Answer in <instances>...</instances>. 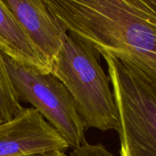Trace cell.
Listing matches in <instances>:
<instances>
[{
  "label": "cell",
  "mask_w": 156,
  "mask_h": 156,
  "mask_svg": "<svg viewBox=\"0 0 156 156\" xmlns=\"http://www.w3.org/2000/svg\"><path fill=\"white\" fill-rule=\"evenodd\" d=\"M37 48L50 59L61 49L68 33L44 0H3Z\"/></svg>",
  "instance_id": "8992f818"
},
{
  "label": "cell",
  "mask_w": 156,
  "mask_h": 156,
  "mask_svg": "<svg viewBox=\"0 0 156 156\" xmlns=\"http://www.w3.org/2000/svg\"><path fill=\"white\" fill-rule=\"evenodd\" d=\"M24 109L16 96L0 51V120L2 122L11 121Z\"/></svg>",
  "instance_id": "ba28073f"
},
{
  "label": "cell",
  "mask_w": 156,
  "mask_h": 156,
  "mask_svg": "<svg viewBox=\"0 0 156 156\" xmlns=\"http://www.w3.org/2000/svg\"><path fill=\"white\" fill-rule=\"evenodd\" d=\"M69 148L60 133L34 108H25L11 121L0 123V156L65 153Z\"/></svg>",
  "instance_id": "5b68a950"
},
{
  "label": "cell",
  "mask_w": 156,
  "mask_h": 156,
  "mask_svg": "<svg viewBox=\"0 0 156 156\" xmlns=\"http://www.w3.org/2000/svg\"><path fill=\"white\" fill-rule=\"evenodd\" d=\"M118 110L121 156H156V79L104 54Z\"/></svg>",
  "instance_id": "3957f363"
},
{
  "label": "cell",
  "mask_w": 156,
  "mask_h": 156,
  "mask_svg": "<svg viewBox=\"0 0 156 156\" xmlns=\"http://www.w3.org/2000/svg\"><path fill=\"white\" fill-rule=\"evenodd\" d=\"M0 123H2V121L1 120H0Z\"/></svg>",
  "instance_id": "8fae6325"
},
{
  "label": "cell",
  "mask_w": 156,
  "mask_h": 156,
  "mask_svg": "<svg viewBox=\"0 0 156 156\" xmlns=\"http://www.w3.org/2000/svg\"><path fill=\"white\" fill-rule=\"evenodd\" d=\"M2 58L18 101L31 104L69 147L86 144L85 125L65 86L51 73L19 64L3 53Z\"/></svg>",
  "instance_id": "277c9868"
},
{
  "label": "cell",
  "mask_w": 156,
  "mask_h": 156,
  "mask_svg": "<svg viewBox=\"0 0 156 156\" xmlns=\"http://www.w3.org/2000/svg\"><path fill=\"white\" fill-rule=\"evenodd\" d=\"M67 156H115L104 145L101 144H86L79 148L73 149Z\"/></svg>",
  "instance_id": "9c48e42d"
},
{
  "label": "cell",
  "mask_w": 156,
  "mask_h": 156,
  "mask_svg": "<svg viewBox=\"0 0 156 156\" xmlns=\"http://www.w3.org/2000/svg\"><path fill=\"white\" fill-rule=\"evenodd\" d=\"M68 34L156 79V0H44Z\"/></svg>",
  "instance_id": "6da1fadb"
},
{
  "label": "cell",
  "mask_w": 156,
  "mask_h": 156,
  "mask_svg": "<svg viewBox=\"0 0 156 156\" xmlns=\"http://www.w3.org/2000/svg\"><path fill=\"white\" fill-rule=\"evenodd\" d=\"M0 51L19 64L50 73V59L33 42L3 0H0Z\"/></svg>",
  "instance_id": "52a82bcc"
},
{
  "label": "cell",
  "mask_w": 156,
  "mask_h": 156,
  "mask_svg": "<svg viewBox=\"0 0 156 156\" xmlns=\"http://www.w3.org/2000/svg\"><path fill=\"white\" fill-rule=\"evenodd\" d=\"M97 51L68 34L54 58L50 73L68 90L86 129L118 131V110L111 84Z\"/></svg>",
  "instance_id": "7a4b0ae2"
},
{
  "label": "cell",
  "mask_w": 156,
  "mask_h": 156,
  "mask_svg": "<svg viewBox=\"0 0 156 156\" xmlns=\"http://www.w3.org/2000/svg\"><path fill=\"white\" fill-rule=\"evenodd\" d=\"M30 156H67L65 153H60V152H56V153H51V154H37V155H30Z\"/></svg>",
  "instance_id": "30bf717a"
}]
</instances>
